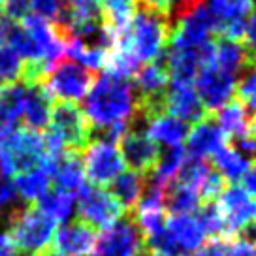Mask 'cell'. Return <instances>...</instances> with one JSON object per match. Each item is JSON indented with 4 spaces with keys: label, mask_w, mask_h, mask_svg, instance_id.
Listing matches in <instances>:
<instances>
[{
    "label": "cell",
    "mask_w": 256,
    "mask_h": 256,
    "mask_svg": "<svg viewBox=\"0 0 256 256\" xmlns=\"http://www.w3.org/2000/svg\"><path fill=\"white\" fill-rule=\"evenodd\" d=\"M83 151H85L83 154L85 177L92 183V186L104 188L124 172V160L115 144L92 140Z\"/></svg>",
    "instance_id": "cell-9"
},
{
    "label": "cell",
    "mask_w": 256,
    "mask_h": 256,
    "mask_svg": "<svg viewBox=\"0 0 256 256\" xmlns=\"http://www.w3.org/2000/svg\"><path fill=\"white\" fill-rule=\"evenodd\" d=\"M164 108L166 112L176 115L177 119L184 122H198L206 115V108L202 106L200 98L192 87V83H170L166 88V98H164Z\"/></svg>",
    "instance_id": "cell-14"
},
{
    "label": "cell",
    "mask_w": 256,
    "mask_h": 256,
    "mask_svg": "<svg viewBox=\"0 0 256 256\" xmlns=\"http://www.w3.org/2000/svg\"><path fill=\"white\" fill-rule=\"evenodd\" d=\"M192 83L196 87L194 90L200 98L202 106L208 113L218 112L236 94V78L218 70L215 62L204 64Z\"/></svg>",
    "instance_id": "cell-11"
},
{
    "label": "cell",
    "mask_w": 256,
    "mask_h": 256,
    "mask_svg": "<svg viewBox=\"0 0 256 256\" xmlns=\"http://www.w3.org/2000/svg\"><path fill=\"white\" fill-rule=\"evenodd\" d=\"M78 213L81 222L88 224L90 228L106 230L115 220L124 215V209L113 198L112 192L100 186H83L78 200Z\"/></svg>",
    "instance_id": "cell-10"
},
{
    "label": "cell",
    "mask_w": 256,
    "mask_h": 256,
    "mask_svg": "<svg viewBox=\"0 0 256 256\" xmlns=\"http://www.w3.org/2000/svg\"><path fill=\"white\" fill-rule=\"evenodd\" d=\"M38 208L55 222H68L76 213V194L53 186L38 200Z\"/></svg>",
    "instance_id": "cell-24"
},
{
    "label": "cell",
    "mask_w": 256,
    "mask_h": 256,
    "mask_svg": "<svg viewBox=\"0 0 256 256\" xmlns=\"http://www.w3.org/2000/svg\"><path fill=\"white\" fill-rule=\"evenodd\" d=\"M46 152V142L38 130L16 128L0 138V174L10 177L38 168Z\"/></svg>",
    "instance_id": "cell-4"
},
{
    "label": "cell",
    "mask_w": 256,
    "mask_h": 256,
    "mask_svg": "<svg viewBox=\"0 0 256 256\" xmlns=\"http://www.w3.org/2000/svg\"><path fill=\"white\" fill-rule=\"evenodd\" d=\"M90 138L92 128L80 106L74 102H58L51 108L49 130L44 136L46 151L83 152V149L90 144Z\"/></svg>",
    "instance_id": "cell-3"
},
{
    "label": "cell",
    "mask_w": 256,
    "mask_h": 256,
    "mask_svg": "<svg viewBox=\"0 0 256 256\" xmlns=\"http://www.w3.org/2000/svg\"><path fill=\"white\" fill-rule=\"evenodd\" d=\"M202 206L200 194L188 184L172 181L164 190V209L170 215H192Z\"/></svg>",
    "instance_id": "cell-20"
},
{
    "label": "cell",
    "mask_w": 256,
    "mask_h": 256,
    "mask_svg": "<svg viewBox=\"0 0 256 256\" xmlns=\"http://www.w3.org/2000/svg\"><path fill=\"white\" fill-rule=\"evenodd\" d=\"M236 100L247 108L250 117L256 115V64H250L241 74L240 81H236Z\"/></svg>",
    "instance_id": "cell-28"
},
{
    "label": "cell",
    "mask_w": 256,
    "mask_h": 256,
    "mask_svg": "<svg viewBox=\"0 0 256 256\" xmlns=\"http://www.w3.org/2000/svg\"><path fill=\"white\" fill-rule=\"evenodd\" d=\"M248 2H250V4H252V6L256 8V0H248Z\"/></svg>",
    "instance_id": "cell-40"
},
{
    "label": "cell",
    "mask_w": 256,
    "mask_h": 256,
    "mask_svg": "<svg viewBox=\"0 0 256 256\" xmlns=\"http://www.w3.org/2000/svg\"><path fill=\"white\" fill-rule=\"evenodd\" d=\"M243 184H245L243 188H245V190L256 200V162L248 168L247 174L243 176Z\"/></svg>",
    "instance_id": "cell-36"
},
{
    "label": "cell",
    "mask_w": 256,
    "mask_h": 256,
    "mask_svg": "<svg viewBox=\"0 0 256 256\" xmlns=\"http://www.w3.org/2000/svg\"><path fill=\"white\" fill-rule=\"evenodd\" d=\"M136 112V96L128 80L102 74L96 78L85 98V117L92 132L113 124H128Z\"/></svg>",
    "instance_id": "cell-1"
},
{
    "label": "cell",
    "mask_w": 256,
    "mask_h": 256,
    "mask_svg": "<svg viewBox=\"0 0 256 256\" xmlns=\"http://www.w3.org/2000/svg\"><path fill=\"white\" fill-rule=\"evenodd\" d=\"M204 2H206V0H174L170 17H172L174 21H179L181 17H184L186 14H190L192 10L202 6Z\"/></svg>",
    "instance_id": "cell-34"
},
{
    "label": "cell",
    "mask_w": 256,
    "mask_h": 256,
    "mask_svg": "<svg viewBox=\"0 0 256 256\" xmlns=\"http://www.w3.org/2000/svg\"><path fill=\"white\" fill-rule=\"evenodd\" d=\"M226 134L222 128L218 126L216 119L206 115L202 120H198L194 126L188 130L186 136V147H188V154L190 156H198V158H206L215 154L222 145H226Z\"/></svg>",
    "instance_id": "cell-15"
},
{
    "label": "cell",
    "mask_w": 256,
    "mask_h": 256,
    "mask_svg": "<svg viewBox=\"0 0 256 256\" xmlns=\"http://www.w3.org/2000/svg\"><path fill=\"white\" fill-rule=\"evenodd\" d=\"M213 62L216 64L218 70H222L224 74L232 76L238 80V76L247 70L250 64H254L248 56L245 46L240 40H232L226 36H218V40L215 44V56Z\"/></svg>",
    "instance_id": "cell-18"
},
{
    "label": "cell",
    "mask_w": 256,
    "mask_h": 256,
    "mask_svg": "<svg viewBox=\"0 0 256 256\" xmlns=\"http://www.w3.org/2000/svg\"><path fill=\"white\" fill-rule=\"evenodd\" d=\"M190 124L184 120L177 119L176 115L168 112H162L145 119V132L156 145L164 147H176L183 145V142L188 136Z\"/></svg>",
    "instance_id": "cell-16"
},
{
    "label": "cell",
    "mask_w": 256,
    "mask_h": 256,
    "mask_svg": "<svg viewBox=\"0 0 256 256\" xmlns=\"http://www.w3.org/2000/svg\"><path fill=\"white\" fill-rule=\"evenodd\" d=\"M213 156V168L220 174L224 181L228 183H236L243 179V176L248 172V168L252 166L245 156H241L240 152L234 149L232 145H222Z\"/></svg>",
    "instance_id": "cell-23"
},
{
    "label": "cell",
    "mask_w": 256,
    "mask_h": 256,
    "mask_svg": "<svg viewBox=\"0 0 256 256\" xmlns=\"http://www.w3.org/2000/svg\"><path fill=\"white\" fill-rule=\"evenodd\" d=\"M142 256H181V254H170V252H154V250H147V248H145V252Z\"/></svg>",
    "instance_id": "cell-39"
},
{
    "label": "cell",
    "mask_w": 256,
    "mask_h": 256,
    "mask_svg": "<svg viewBox=\"0 0 256 256\" xmlns=\"http://www.w3.org/2000/svg\"><path fill=\"white\" fill-rule=\"evenodd\" d=\"M172 17L144 2H136L130 19L126 44L140 62H156L168 46Z\"/></svg>",
    "instance_id": "cell-2"
},
{
    "label": "cell",
    "mask_w": 256,
    "mask_h": 256,
    "mask_svg": "<svg viewBox=\"0 0 256 256\" xmlns=\"http://www.w3.org/2000/svg\"><path fill=\"white\" fill-rule=\"evenodd\" d=\"M256 245L245 236L224 241V256H254Z\"/></svg>",
    "instance_id": "cell-30"
},
{
    "label": "cell",
    "mask_w": 256,
    "mask_h": 256,
    "mask_svg": "<svg viewBox=\"0 0 256 256\" xmlns=\"http://www.w3.org/2000/svg\"><path fill=\"white\" fill-rule=\"evenodd\" d=\"M24 83L16 81L0 88V138L19 128L23 117Z\"/></svg>",
    "instance_id": "cell-19"
},
{
    "label": "cell",
    "mask_w": 256,
    "mask_h": 256,
    "mask_svg": "<svg viewBox=\"0 0 256 256\" xmlns=\"http://www.w3.org/2000/svg\"><path fill=\"white\" fill-rule=\"evenodd\" d=\"M94 256H142L145 252V238L132 213H124L119 220L106 228L96 238Z\"/></svg>",
    "instance_id": "cell-7"
},
{
    "label": "cell",
    "mask_w": 256,
    "mask_h": 256,
    "mask_svg": "<svg viewBox=\"0 0 256 256\" xmlns=\"http://www.w3.org/2000/svg\"><path fill=\"white\" fill-rule=\"evenodd\" d=\"M0 12L12 21H23L26 16H30V2L28 0H4Z\"/></svg>",
    "instance_id": "cell-32"
},
{
    "label": "cell",
    "mask_w": 256,
    "mask_h": 256,
    "mask_svg": "<svg viewBox=\"0 0 256 256\" xmlns=\"http://www.w3.org/2000/svg\"><path fill=\"white\" fill-rule=\"evenodd\" d=\"M243 38H245L243 46H245V49H247L250 60L256 64V14L254 16H248Z\"/></svg>",
    "instance_id": "cell-33"
},
{
    "label": "cell",
    "mask_w": 256,
    "mask_h": 256,
    "mask_svg": "<svg viewBox=\"0 0 256 256\" xmlns=\"http://www.w3.org/2000/svg\"><path fill=\"white\" fill-rule=\"evenodd\" d=\"M12 26H14V21L8 19V17L0 12V46H6V44H8Z\"/></svg>",
    "instance_id": "cell-37"
},
{
    "label": "cell",
    "mask_w": 256,
    "mask_h": 256,
    "mask_svg": "<svg viewBox=\"0 0 256 256\" xmlns=\"http://www.w3.org/2000/svg\"><path fill=\"white\" fill-rule=\"evenodd\" d=\"M51 96L40 83H24V104L23 119L26 128L44 130L49 124L51 117Z\"/></svg>",
    "instance_id": "cell-17"
},
{
    "label": "cell",
    "mask_w": 256,
    "mask_h": 256,
    "mask_svg": "<svg viewBox=\"0 0 256 256\" xmlns=\"http://www.w3.org/2000/svg\"><path fill=\"white\" fill-rule=\"evenodd\" d=\"M21 74H23V58L10 46H0V83L8 85L21 81Z\"/></svg>",
    "instance_id": "cell-29"
},
{
    "label": "cell",
    "mask_w": 256,
    "mask_h": 256,
    "mask_svg": "<svg viewBox=\"0 0 256 256\" xmlns=\"http://www.w3.org/2000/svg\"><path fill=\"white\" fill-rule=\"evenodd\" d=\"M250 120H252L250 113L240 100H230L218 110V115H216L218 126L222 128L226 136H232L234 140L250 132Z\"/></svg>",
    "instance_id": "cell-22"
},
{
    "label": "cell",
    "mask_w": 256,
    "mask_h": 256,
    "mask_svg": "<svg viewBox=\"0 0 256 256\" xmlns=\"http://www.w3.org/2000/svg\"><path fill=\"white\" fill-rule=\"evenodd\" d=\"M96 245V232L81 220L62 224L55 234L53 250L64 256H88Z\"/></svg>",
    "instance_id": "cell-13"
},
{
    "label": "cell",
    "mask_w": 256,
    "mask_h": 256,
    "mask_svg": "<svg viewBox=\"0 0 256 256\" xmlns=\"http://www.w3.org/2000/svg\"><path fill=\"white\" fill-rule=\"evenodd\" d=\"M55 220L48 216L38 206H24L14 220L8 224L6 232L16 245L19 256H40L53 243Z\"/></svg>",
    "instance_id": "cell-5"
},
{
    "label": "cell",
    "mask_w": 256,
    "mask_h": 256,
    "mask_svg": "<svg viewBox=\"0 0 256 256\" xmlns=\"http://www.w3.org/2000/svg\"><path fill=\"white\" fill-rule=\"evenodd\" d=\"M94 74L74 60H58L42 80V87L49 92L51 98L60 102H78L85 98L88 88L94 83Z\"/></svg>",
    "instance_id": "cell-6"
},
{
    "label": "cell",
    "mask_w": 256,
    "mask_h": 256,
    "mask_svg": "<svg viewBox=\"0 0 256 256\" xmlns=\"http://www.w3.org/2000/svg\"><path fill=\"white\" fill-rule=\"evenodd\" d=\"M14 183H16L19 196L24 202H38L51 188V177L42 166H38L23 174H17Z\"/></svg>",
    "instance_id": "cell-25"
},
{
    "label": "cell",
    "mask_w": 256,
    "mask_h": 256,
    "mask_svg": "<svg viewBox=\"0 0 256 256\" xmlns=\"http://www.w3.org/2000/svg\"><path fill=\"white\" fill-rule=\"evenodd\" d=\"M140 2H144L147 6H151L154 10H160V12H164V14H168L172 12V4H174V0H140Z\"/></svg>",
    "instance_id": "cell-38"
},
{
    "label": "cell",
    "mask_w": 256,
    "mask_h": 256,
    "mask_svg": "<svg viewBox=\"0 0 256 256\" xmlns=\"http://www.w3.org/2000/svg\"><path fill=\"white\" fill-rule=\"evenodd\" d=\"M218 211L222 216L226 236L247 228L256 220V200L240 184H228L218 194Z\"/></svg>",
    "instance_id": "cell-12"
},
{
    "label": "cell",
    "mask_w": 256,
    "mask_h": 256,
    "mask_svg": "<svg viewBox=\"0 0 256 256\" xmlns=\"http://www.w3.org/2000/svg\"><path fill=\"white\" fill-rule=\"evenodd\" d=\"M192 256H224V241L220 238L206 241L200 248H196Z\"/></svg>",
    "instance_id": "cell-35"
},
{
    "label": "cell",
    "mask_w": 256,
    "mask_h": 256,
    "mask_svg": "<svg viewBox=\"0 0 256 256\" xmlns=\"http://www.w3.org/2000/svg\"><path fill=\"white\" fill-rule=\"evenodd\" d=\"M119 151L122 154L124 166H128L136 174H142V176L151 174L154 164H156V160H158L160 149L158 145L147 136V132H145V119L140 113L132 115L130 126H128V130L119 140Z\"/></svg>",
    "instance_id": "cell-8"
},
{
    "label": "cell",
    "mask_w": 256,
    "mask_h": 256,
    "mask_svg": "<svg viewBox=\"0 0 256 256\" xmlns=\"http://www.w3.org/2000/svg\"><path fill=\"white\" fill-rule=\"evenodd\" d=\"M145 188V176L136 174V172H122L120 176L115 177L112 183L113 198L119 202L124 213H130L138 206Z\"/></svg>",
    "instance_id": "cell-21"
},
{
    "label": "cell",
    "mask_w": 256,
    "mask_h": 256,
    "mask_svg": "<svg viewBox=\"0 0 256 256\" xmlns=\"http://www.w3.org/2000/svg\"><path fill=\"white\" fill-rule=\"evenodd\" d=\"M28 2H30V8L36 12V16L44 17L51 23L55 21L64 6L62 0H28Z\"/></svg>",
    "instance_id": "cell-31"
},
{
    "label": "cell",
    "mask_w": 256,
    "mask_h": 256,
    "mask_svg": "<svg viewBox=\"0 0 256 256\" xmlns=\"http://www.w3.org/2000/svg\"><path fill=\"white\" fill-rule=\"evenodd\" d=\"M184 158H186V152H184L183 145H176V147H168L164 152L158 154V160L154 164L151 176L154 181H158L162 184H168L174 181V177H177L179 170L183 166Z\"/></svg>",
    "instance_id": "cell-26"
},
{
    "label": "cell",
    "mask_w": 256,
    "mask_h": 256,
    "mask_svg": "<svg viewBox=\"0 0 256 256\" xmlns=\"http://www.w3.org/2000/svg\"><path fill=\"white\" fill-rule=\"evenodd\" d=\"M213 172V166L209 164L206 158H198V156H186L183 162V166L179 170V183L188 184L194 190L200 194V188L204 186L206 179L209 177V174Z\"/></svg>",
    "instance_id": "cell-27"
},
{
    "label": "cell",
    "mask_w": 256,
    "mask_h": 256,
    "mask_svg": "<svg viewBox=\"0 0 256 256\" xmlns=\"http://www.w3.org/2000/svg\"><path fill=\"white\" fill-rule=\"evenodd\" d=\"M254 256H256V252H254Z\"/></svg>",
    "instance_id": "cell-41"
},
{
    "label": "cell",
    "mask_w": 256,
    "mask_h": 256,
    "mask_svg": "<svg viewBox=\"0 0 256 256\" xmlns=\"http://www.w3.org/2000/svg\"><path fill=\"white\" fill-rule=\"evenodd\" d=\"M0 176H2V174H0Z\"/></svg>",
    "instance_id": "cell-42"
}]
</instances>
